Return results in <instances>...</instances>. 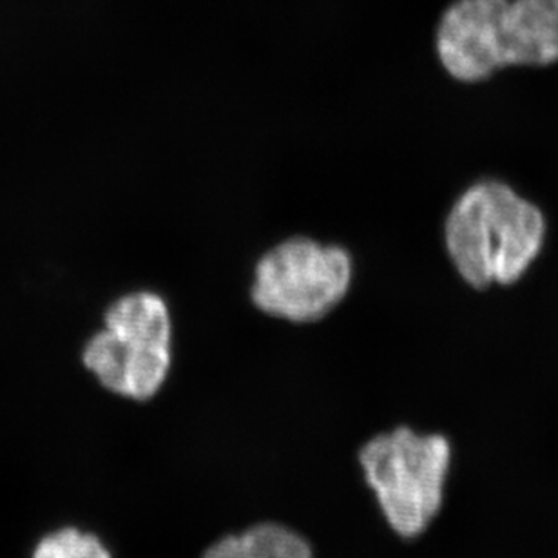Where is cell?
Wrapping results in <instances>:
<instances>
[{
	"label": "cell",
	"mask_w": 558,
	"mask_h": 558,
	"mask_svg": "<svg viewBox=\"0 0 558 558\" xmlns=\"http://www.w3.org/2000/svg\"><path fill=\"white\" fill-rule=\"evenodd\" d=\"M446 73L462 82L488 81L513 65L558 62V0H456L435 33Z\"/></svg>",
	"instance_id": "obj_1"
},
{
	"label": "cell",
	"mask_w": 558,
	"mask_h": 558,
	"mask_svg": "<svg viewBox=\"0 0 558 558\" xmlns=\"http://www.w3.org/2000/svg\"><path fill=\"white\" fill-rule=\"evenodd\" d=\"M548 223L537 205L499 180L473 183L451 205L445 247L473 289L513 284L543 253Z\"/></svg>",
	"instance_id": "obj_2"
},
{
	"label": "cell",
	"mask_w": 558,
	"mask_h": 558,
	"mask_svg": "<svg viewBox=\"0 0 558 558\" xmlns=\"http://www.w3.org/2000/svg\"><path fill=\"white\" fill-rule=\"evenodd\" d=\"M360 464L388 527L417 538L445 510L456 451L439 432L399 426L372 437L361 448Z\"/></svg>",
	"instance_id": "obj_3"
},
{
	"label": "cell",
	"mask_w": 558,
	"mask_h": 558,
	"mask_svg": "<svg viewBox=\"0 0 558 558\" xmlns=\"http://www.w3.org/2000/svg\"><path fill=\"white\" fill-rule=\"evenodd\" d=\"M172 319L166 300L138 290L104 314V328L87 341L82 363L109 392L147 401L166 383L172 363Z\"/></svg>",
	"instance_id": "obj_4"
},
{
	"label": "cell",
	"mask_w": 558,
	"mask_h": 558,
	"mask_svg": "<svg viewBox=\"0 0 558 558\" xmlns=\"http://www.w3.org/2000/svg\"><path fill=\"white\" fill-rule=\"evenodd\" d=\"M354 264L349 251L312 238L278 243L254 267L251 300L267 316L322 322L349 294Z\"/></svg>",
	"instance_id": "obj_5"
},
{
	"label": "cell",
	"mask_w": 558,
	"mask_h": 558,
	"mask_svg": "<svg viewBox=\"0 0 558 558\" xmlns=\"http://www.w3.org/2000/svg\"><path fill=\"white\" fill-rule=\"evenodd\" d=\"M204 558H312V549L289 527L258 524L242 535L221 538Z\"/></svg>",
	"instance_id": "obj_6"
},
{
	"label": "cell",
	"mask_w": 558,
	"mask_h": 558,
	"mask_svg": "<svg viewBox=\"0 0 558 558\" xmlns=\"http://www.w3.org/2000/svg\"><path fill=\"white\" fill-rule=\"evenodd\" d=\"M32 558H111L100 538L76 527L48 533L33 549Z\"/></svg>",
	"instance_id": "obj_7"
}]
</instances>
